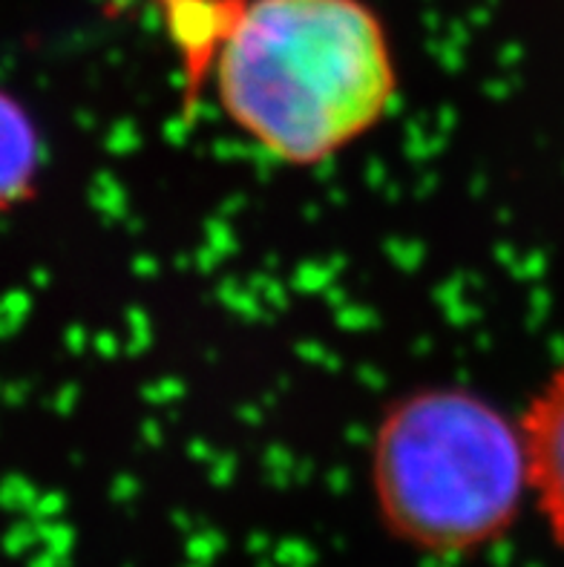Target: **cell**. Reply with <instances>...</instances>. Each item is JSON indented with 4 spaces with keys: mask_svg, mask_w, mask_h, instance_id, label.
Wrapping results in <instances>:
<instances>
[{
    "mask_svg": "<svg viewBox=\"0 0 564 567\" xmlns=\"http://www.w3.org/2000/svg\"><path fill=\"white\" fill-rule=\"evenodd\" d=\"M211 55L222 115L279 165H326L398 99L392 38L366 0H234Z\"/></svg>",
    "mask_w": 564,
    "mask_h": 567,
    "instance_id": "1",
    "label": "cell"
},
{
    "mask_svg": "<svg viewBox=\"0 0 564 567\" xmlns=\"http://www.w3.org/2000/svg\"><path fill=\"white\" fill-rule=\"evenodd\" d=\"M369 487L380 527L412 554H484L530 498L522 421L466 386L412 389L375 426Z\"/></svg>",
    "mask_w": 564,
    "mask_h": 567,
    "instance_id": "2",
    "label": "cell"
},
{
    "mask_svg": "<svg viewBox=\"0 0 564 567\" xmlns=\"http://www.w3.org/2000/svg\"><path fill=\"white\" fill-rule=\"evenodd\" d=\"M519 421L527 446L530 498L564 554V360L533 392Z\"/></svg>",
    "mask_w": 564,
    "mask_h": 567,
    "instance_id": "3",
    "label": "cell"
},
{
    "mask_svg": "<svg viewBox=\"0 0 564 567\" xmlns=\"http://www.w3.org/2000/svg\"><path fill=\"white\" fill-rule=\"evenodd\" d=\"M41 176V133L21 101L0 90V214L32 199Z\"/></svg>",
    "mask_w": 564,
    "mask_h": 567,
    "instance_id": "4",
    "label": "cell"
}]
</instances>
